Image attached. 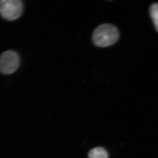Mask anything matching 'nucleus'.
I'll list each match as a JSON object with an SVG mask.
<instances>
[{"mask_svg":"<svg viewBox=\"0 0 158 158\" xmlns=\"http://www.w3.org/2000/svg\"><path fill=\"white\" fill-rule=\"evenodd\" d=\"M119 35L118 30L115 26L110 24H103L94 31L92 40L96 46L107 47L116 42Z\"/></svg>","mask_w":158,"mask_h":158,"instance_id":"1","label":"nucleus"},{"mask_svg":"<svg viewBox=\"0 0 158 158\" xmlns=\"http://www.w3.org/2000/svg\"><path fill=\"white\" fill-rule=\"evenodd\" d=\"M89 158H108L106 151L101 147H97L90 150L89 153Z\"/></svg>","mask_w":158,"mask_h":158,"instance_id":"4","label":"nucleus"},{"mask_svg":"<svg viewBox=\"0 0 158 158\" xmlns=\"http://www.w3.org/2000/svg\"><path fill=\"white\" fill-rule=\"evenodd\" d=\"M23 9V4L20 0L0 1V15L8 21H14L20 17Z\"/></svg>","mask_w":158,"mask_h":158,"instance_id":"2","label":"nucleus"},{"mask_svg":"<svg viewBox=\"0 0 158 158\" xmlns=\"http://www.w3.org/2000/svg\"><path fill=\"white\" fill-rule=\"evenodd\" d=\"M150 14L156 30L158 32V3H154L151 6Z\"/></svg>","mask_w":158,"mask_h":158,"instance_id":"5","label":"nucleus"},{"mask_svg":"<svg viewBox=\"0 0 158 158\" xmlns=\"http://www.w3.org/2000/svg\"><path fill=\"white\" fill-rule=\"evenodd\" d=\"M18 54L13 51H7L0 56V72L4 74L14 73L19 67Z\"/></svg>","mask_w":158,"mask_h":158,"instance_id":"3","label":"nucleus"}]
</instances>
